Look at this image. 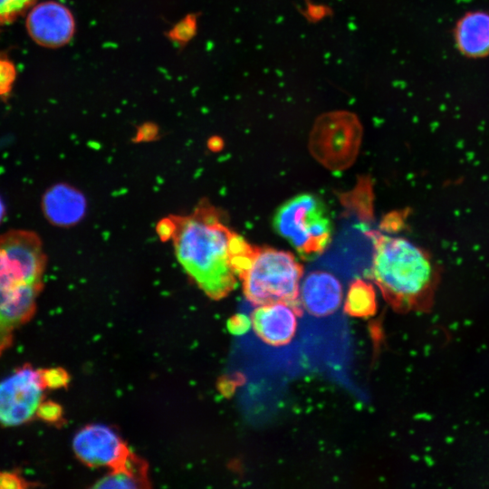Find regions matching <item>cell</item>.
I'll use <instances>...</instances> for the list:
<instances>
[{"label": "cell", "mask_w": 489, "mask_h": 489, "mask_svg": "<svg viewBox=\"0 0 489 489\" xmlns=\"http://www.w3.org/2000/svg\"><path fill=\"white\" fill-rule=\"evenodd\" d=\"M14 77L15 71L12 62L0 58V95H5L11 90Z\"/></svg>", "instance_id": "obj_20"}, {"label": "cell", "mask_w": 489, "mask_h": 489, "mask_svg": "<svg viewBox=\"0 0 489 489\" xmlns=\"http://www.w3.org/2000/svg\"><path fill=\"white\" fill-rule=\"evenodd\" d=\"M5 215V206L0 197V224L2 223Z\"/></svg>", "instance_id": "obj_24"}, {"label": "cell", "mask_w": 489, "mask_h": 489, "mask_svg": "<svg viewBox=\"0 0 489 489\" xmlns=\"http://www.w3.org/2000/svg\"><path fill=\"white\" fill-rule=\"evenodd\" d=\"M26 29L39 45L57 48L71 41L75 31V22L66 6L49 1L32 9L27 15Z\"/></svg>", "instance_id": "obj_9"}, {"label": "cell", "mask_w": 489, "mask_h": 489, "mask_svg": "<svg viewBox=\"0 0 489 489\" xmlns=\"http://www.w3.org/2000/svg\"><path fill=\"white\" fill-rule=\"evenodd\" d=\"M158 230L163 239L172 240L185 272L215 300L235 289L255 246L229 228L221 211L206 201L188 215L169 216Z\"/></svg>", "instance_id": "obj_1"}, {"label": "cell", "mask_w": 489, "mask_h": 489, "mask_svg": "<svg viewBox=\"0 0 489 489\" xmlns=\"http://www.w3.org/2000/svg\"><path fill=\"white\" fill-rule=\"evenodd\" d=\"M301 306L273 302L257 306L251 315L252 327L266 344L281 346L289 343L297 329Z\"/></svg>", "instance_id": "obj_10"}, {"label": "cell", "mask_w": 489, "mask_h": 489, "mask_svg": "<svg viewBox=\"0 0 489 489\" xmlns=\"http://www.w3.org/2000/svg\"><path fill=\"white\" fill-rule=\"evenodd\" d=\"M35 0H0V25L13 22Z\"/></svg>", "instance_id": "obj_16"}, {"label": "cell", "mask_w": 489, "mask_h": 489, "mask_svg": "<svg viewBox=\"0 0 489 489\" xmlns=\"http://www.w3.org/2000/svg\"><path fill=\"white\" fill-rule=\"evenodd\" d=\"M46 262L34 232L14 229L0 235V358L35 313Z\"/></svg>", "instance_id": "obj_2"}, {"label": "cell", "mask_w": 489, "mask_h": 489, "mask_svg": "<svg viewBox=\"0 0 489 489\" xmlns=\"http://www.w3.org/2000/svg\"><path fill=\"white\" fill-rule=\"evenodd\" d=\"M361 136L362 128L355 114L331 111L317 119L311 132L310 149L327 168L341 169L356 158Z\"/></svg>", "instance_id": "obj_6"}, {"label": "cell", "mask_w": 489, "mask_h": 489, "mask_svg": "<svg viewBox=\"0 0 489 489\" xmlns=\"http://www.w3.org/2000/svg\"><path fill=\"white\" fill-rule=\"evenodd\" d=\"M306 13L308 19L317 22L328 14V10L323 5H310L307 6Z\"/></svg>", "instance_id": "obj_23"}, {"label": "cell", "mask_w": 489, "mask_h": 489, "mask_svg": "<svg viewBox=\"0 0 489 489\" xmlns=\"http://www.w3.org/2000/svg\"><path fill=\"white\" fill-rule=\"evenodd\" d=\"M72 449L79 460L91 467H114L130 453L120 435L103 424L80 429L73 437Z\"/></svg>", "instance_id": "obj_8"}, {"label": "cell", "mask_w": 489, "mask_h": 489, "mask_svg": "<svg viewBox=\"0 0 489 489\" xmlns=\"http://www.w3.org/2000/svg\"><path fill=\"white\" fill-rule=\"evenodd\" d=\"M62 407L53 401L47 400L43 401L36 412V417L44 422L50 424H57L62 421Z\"/></svg>", "instance_id": "obj_19"}, {"label": "cell", "mask_w": 489, "mask_h": 489, "mask_svg": "<svg viewBox=\"0 0 489 489\" xmlns=\"http://www.w3.org/2000/svg\"><path fill=\"white\" fill-rule=\"evenodd\" d=\"M273 227L306 261L321 255L332 236V221L323 201L310 193L284 201L274 212Z\"/></svg>", "instance_id": "obj_5"}, {"label": "cell", "mask_w": 489, "mask_h": 489, "mask_svg": "<svg viewBox=\"0 0 489 489\" xmlns=\"http://www.w3.org/2000/svg\"><path fill=\"white\" fill-rule=\"evenodd\" d=\"M44 389L40 369L29 364L1 380L0 426L17 427L34 419L43 401Z\"/></svg>", "instance_id": "obj_7"}, {"label": "cell", "mask_w": 489, "mask_h": 489, "mask_svg": "<svg viewBox=\"0 0 489 489\" xmlns=\"http://www.w3.org/2000/svg\"><path fill=\"white\" fill-rule=\"evenodd\" d=\"M364 233L373 244L370 277L385 300L401 311L417 306L432 283L428 256L406 238L370 229Z\"/></svg>", "instance_id": "obj_3"}, {"label": "cell", "mask_w": 489, "mask_h": 489, "mask_svg": "<svg viewBox=\"0 0 489 489\" xmlns=\"http://www.w3.org/2000/svg\"><path fill=\"white\" fill-rule=\"evenodd\" d=\"M342 299V284L331 272L313 270L301 282V306L312 316L325 317L334 313L340 308Z\"/></svg>", "instance_id": "obj_11"}, {"label": "cell", "mask_w": 489, "mask_h": 489, "mask_svg": "<svg viewBox=\"0 0 489 489\" xmlns=\"http://www.w3.org/2000/svg\"><path fill=\"white\" fill-rule=\"evenodd\" d=\"M455 39L462 53L482 57L489 53V14L472 12L458 22Z\"/></svg>", "instance_id": "obj_13"}, {"label": "cell", "mask_w": 489, "mask_h": 489, "mask_svg": "<svg viewBox=\"0 0 489 489\" xmlns=\"http://www.w3.org/2000/svg\"><path fill=\"white\" fill-rule=\"evenodd\" d=\"M302 275L303 267L292 253L256 246L250 265L240 280L245 298L254 305L287 302L301 306L299 292Z\"/></svg>", "instance_id": "obj_4"}, {"label": "cell", "mask_w": 489, "mask_h": 489, "mask_svg": "<svg viewBox=\"0 0 489 489\" xmlns=\"http://www.w3.org/2000/svg\"><path fill=\"white\" fill-rule=\"evenodd\" d=\"M42 208L49 222L66 227L82 220L86 210V201L83 195L73 187L58 184L45 192Z\"/></svg>", "instance_id": "obj_12"}, {"label": "cell", "mask_w": 489, "mask_h": 489, "mask_svg": "<svg viewBox=\"0 0 489 489\" xmlns=\"http://www.w3.org/2000/svg\"><path fill=\"white\" fill-rule=\"evenodd\" d=\"M45 388L54 389L66 388L70 381L68 372L62 368L40 369Z\"/></svg>", "instance_id": "obj_17"}, {"label": "cell", "mask_w": 489, "mask_h": 489, "mask_svg": "<svg viewBox=\"0 0 489 489\" xmlns=\"http://www.w3.org/2000/svg\"><path fill=\"white\" fill-rule=\"evenodd\" d=\"M250 326H252L251 318L244 314H237L232 317L228 321L229 331L236 335L246 332Z\"/></svg>", "instance_id": "obj_21"}, {"label": "cell", "mask_w": 489, "mask_h": 489, "mask_svg": "<svg viewBox=\"0 0 489 489\" xmlns=\"http://www.w3.org/2000/svg\"><path fill=\"white\" fill-rule=\"evenodd\" d=\"M35 485L18 471L0 470V489H25Z\"/></svg>", "instance_id": "obj_18"}, {"label": "cell", "mask_w": 489, "mask_h": 489, "mask_svg": "<svg viewBox=\"0 0 489 489\" xmlns=\"http://www.w3.org/2000/svg\"><path fill=\"white\" fill-rule=\"evenodd\" d=\"M193 28H195V23H192V20L186 19L177 25L172 34H175L179 41H187L194 33Z\"/></svg>", "instance_id": "obj_22"}, {"label": "cell", "mask_w": 489, "mask_h": 489, "mask_svg": "<svg viewBox=\"0 0 489 489\" xmlns=\"http://www.w3.org/2000/svg\"><path fill=\"white\" fill-rule=\"evenodd\" d=\"M377 311V298L373 285L366 280L355 279L347 291L344 312L352 317L368 318Z\"/></svg>", "instance_id": "obj_15"}, {"label": "cell", "mask_w": 489, "mask_h": 489, "mask_svg": "<svg viewBox=\"0 0 489 489\" xmlns=\"http://www.w3.org/2000/svg\"><path fill=\"white\" fill-rule=\"evenodd\" d=\"M148 486L147 464L131 452L93 485L95 488L112 489H137Z\"/></svg>", "instance_id": "obj_14"}]
</instances>
